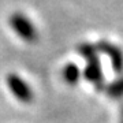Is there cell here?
I'll return each mask as SVG.
<instances>
[{"instance_id": "1", "label": "cell", "mask_w": 123, "mask_h": 123, "mask_svg": "<svg viewBox=\"0 0 123 123\" xmlns=\"http://www.w3.org/2000/svg\"><path fill=\"white\" fill-rule=\"evenodd\" d=\"M10 26L19 37L27 43H33L37 38V30L30 19L21 12H15L10 18Z\"/></svg>"}, {"instance_id": "2", "label": "cell", "mask_w": 123, "mask_h": 123, "mask_svg": "<svg viewBox=\"0 0 123 123\" xmlns=\"http://www.w3.org/2000/svg\"><path fill=\"white\" fill-rule=\"evenodd\" d=\"M6 82H7L10 92L12 93L21 103H30L31 101L33 92H31L29 84L23 78H21L17 74H8Z\"/></svg>"}, {"instance_id": "3", "label": "cell", "mask_w": 123, "mask_h": 123, "mask_svg": "<svg viewBox=\"0 0 123 123\" xmlns=\"http://www.w3.org/2000/svg\"><path fill=\"white\" fill-rule=\"evenodd\" d=\"M85 59H86L88 63H86V67H85L84 77L86 78V81L92 82L97 88H100L101 84H103V71H101L100 62L97 59L96 53H93V55L85 57Z\"/></svg>"}, {"instance_id": "4", "label": "cell", "mask_w": 123, "mask_h": 123, "mask_svg": "<svg viewBox=\"0 0 123 123\" xmlns=\"http://www.w3.org/2000/svg\"><path fill=\"white\" fill-rule=\"evenodd\" d=\"M97 47H98V49H100L101 52L107 53L111 57V63H112L114 70L120 73L123 70V53H122V51L118 47H115V45L110 44L107 41H101Z\"/></svg>"}, {"instance_id": "5", "label": "cell", "mask_w": 123, "mask_h": 123, "mask_svg": "<svg viewBox=\"0 0 123 123\" xmlns=\"http://www.w3.org/2000/svg\"><path fill=\"white\" fill-rule=\"evenodd\" d=\"M79 77H81V71H79L77 64L68 63V64L64 66V68H63V79L67 84L75 85L79 81Z\"/></svg>"}, {"instance_id": "6", "label": "cell", "mask_w": 123, "mask_h": 123, "mask_svg": "<svg viewBox=\"0 0 123 123\" xmlns=\"http://www.w3.org/2000/svg\"><path fill=\"white\" fill-rule=\"evenodd\" d=\"M110 93L112 94V96H115V97L122 96V94H123V79L116 81V82L111 86V88H110Z\"/></svg>"}]
</instances>
